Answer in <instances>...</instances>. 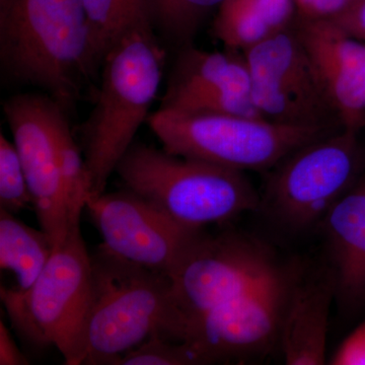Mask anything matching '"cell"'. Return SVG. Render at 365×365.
<instances>
[{
  "label": "cell",
  "mask_w": 365,
  "mask_h": 365,
  "mask_svg": "<svg viewBox=\"0 0 365 365\" xmlns=\"http://www.w3.org/2000/svg\"><path fill=\"white\" fill-rule=\"evenodd\" d=\"M98 68L83 0H0L2 78L42 88L69 113Z\"/></svg>",
  "instance_id": "1"
},
{
  "label": "cell",
  "mask_w": 365,
  "mask_h": 365,
  "mask_svg": "<svg viewBox=\"0 0 365 365\" xmlns=\"http://www.w3.org/2000/svg\"><path fill=\"white\" fill-rule=\"evenodd\" d=\"M91 302L83 364L118 365L153 336L184 342L188 323L165 274L117 256L104 245L91 255Z\"/></svg>",
  "instance_id": "2"
},
{
  "label": "cell",
  "mask_w": 365,
  "mask_h": 365,
  "mask_svg": "<svg viewBox=\"0 0 365 365\" xmlns=\"http://www.w3.org/2000/svg\"><path fill=\"white\" fill-rule=\"evenodd\" d=\"M163 58L155 32L144 31L125 36L106 55L95 107L81 130L90 199L105 193L139 127L148 121L162 83Z\"/></svg>",
  "instance_id": "3"
},
{
  "label": "cell",
  "mask_w": 365,
  "mask_h": 365,
  "mask_svg": "<svg viewBox=\"0 0 365 365\" xmlns=\"http://www.w3.org/2000/svg\"><path fill=\"white\" fill-rule=\"evenodd\" d=\"M115 173L125 188L186 227L204 230L260 209L261 195L242 170L148 144L133 143Z\"/></svg>",
  "instance_id": "4"
},
{
  "label": "cell",
  "mask_w": 365,
  "mask_h": 365,
  "mask_svg": "<svg viewBox=\"0 0 365 365\" xmlns=\"http://www.w3.org/2000/svg\"><path fill=\"white\" fill-rule=\"evenodd\" d=\"M146 123L168 153L242 172H268L300 146L341 129L160 108Z\"/></svg>",
  "instance_id": "5"
},
{
  "label": "cell",
  "mask_w": 365,
  "mask_h": 365,
  "mask_svg": "<svg viewBox=\"0 0 365 365\" xmlns=\"http://www.w3.org/2000/svg\"><path fill=\"white\" fill-rule=\"evenodd\" d=\"M91 254L81 225L72 228L32 287H1L0 297L16 332L37 347L55 346L64 364H83L91 302Z\"/></svg>",
  "instance_id": "6"
},
{
  "label": "cell",
  "mask_w": 365,
  "mask_h": 365,
  "mask_svg": "<svg viewBox=\"0 0 365 365\" xmlns=\"http://www.w3.org/2000/svg\"><path fill=\"white\" fill-rule=\"evenodd\" d=\"M365 170L359 132L341 128L300 146L268 170L260 209L288 232L319 227Z\"/></svg>",
  "instance_id": "7"
},
{
  "label": "cell",
  "mask_w": 365,
  "mask_h": 365,
  "mask_svg": "<svg viewBox=\"0 0 365 365\" xmlns=\"http://www.w3.org/2000/svg\"><path fill=\"white\" fill-rule=\"evenodd\" d=\"M2 109L41 230L49 235L55 251L81 222L72 215L62 176L61 138L68 113L47 93L14 95L4 101Z\"/></svg>",
  "instance_id": "8"
},
{
  "label": "cell",
  "mask_w": 365,
  "mask_h": 365,
  "mask_svg": "<svg viewBox=\"0 0 365 365\" xmlns=\"http://www.w3.org/2000/svg\"><path fill=\"white\" fill-rule=\"evenodd\" d=\"M280 265L271 247L253 235L232 230L216 235L203 232L169 278L189 327L251 292Z\"/></svg>",
  "instance_id": "9"
},
{
  "label": "cell",
  "mask_w": 365,
  "mask_h": 365,
  "mask_svg": "<svg viewBox=\"0 0 365 365\" xmlns=\"http://www.w3.org/2000/svg\"><path fill=\"white\" fill-rule=\"evenodd\" d=\"M299 263L281 264L251 292L190 324L186 340L199 364L245 361L278 346L281 321Z\"/></svg>",
  "instance_id": "10"
},
{
  "label": "cell",
  "mask_w": 365,
  "mask_h": 365,
  "mask_svg": "<svg viewBox=\"0 0 365 365\" xmlns=\"http://www.w3.org/2000/svg\"><path fill=\"white\" fill-rule=\"evenodd\" d=\"M242 53L249 67L250 93L264 119L295 126L341 127L294 26Z\"/></svg>",
  "instance_id": "11"
},
{
  "label": "cell",
  "mask_w": 365,
  "mask_h": 365,
  "mask_svg": "<svg viewBox=\"0 0 365 365\" xmlns=\"http://www.w3.org/2000/svg\"><path fill=\"white\" fill-rule=\"evenodd\" d=\"M86 208L106 248L168 277L204 232L175 222L126 188L90 199Z\"/></svg>",
  "instance_id": "12"
},
{
  "label": "cell",
  "mask_w": 365,
  "mask_h": 365,
  "mask_svg": "<svg viewBox=\"0 0 365 365\" xmlns=\"http://www.w3.org/2000/svg\"><path fill=\"white\" fill-rule=\"evenodd\" d=\"M250 86L244 53L186 47L170 71L160 109L262 118Z\"/></svg>",
  "instance_id": "13"
},
{
  "label": "cell",
  "mask_w": 365,
  "mask_h": 365,
  "mask_svg": "<svg viewBox=\"0 0 365 365\" xmlns=\"http://www.w3.org/2000/svg\"><path fill=\"white\" fill-rule=\"evenodd\" d=\"M294 28L341 127L360 133L365 127V42L333 21L297 18Z\"/></svg>",
  "instance_id": "14"
},
{
  "label": "cell",
  "mask_w": 365,
  "mask_h": 365,
  "mask_svg": "<svg viewBox=\"0 0 365 365\" xmlns=\"http://www.w3.org/2000/svg\"><path fill=\"white\" fill-rule=\"evenodd\" d=\"M335 299V279L330 266L307 269L299 263L278 341L285 364H325L329 318Z\"/></svg>",
  "instance_id": "15"
},
{
  "label": "cell",
  "mask_w": 365,
  "mask_h": 365,
  "mask_svg": "<svg viewBox=\"0 0 365 365\" xmlns=\"http://www.w3.org/2000/svg\"><path fill=\"white\" fill-rule=\"evenodd\" d=\"M335 279L336 299L347 313L365 306V170L319 225Z\"/></svg>",
  "instance_id": "16"
},
{
  "label": "cell",
  "mask_w": 365,
  "mask_h": 365,
  "mask_svg": "<svg viewBox=\"0 0 365 365\" xmlns=\"http://www.w3.org/2000/svg\"><path fill=\"white\" fill-rule=\"evenodd\" d=\"M53 252L47 232L29 227L13 213L0 209V267L16 276L14 289L26 292L32 287Z\"/></svg>",
  "instance_id": "17"
},
{
  "label": "cell",
  "mask_w": 365,
  "mask_h": 365,
  "mask_svg": "<svg viewBox=\"0 0 365 365\" xmlns=\"http://www.w3.org/2000/svg\"><path fill=\"white\" fill-rule=\"evenodd\" d=\"M91 45L98 66L107 53L130 33L155 32V21L148 0H83Z\"/></svg>",
  "instance_id": "18"
},
{
  "label": "cell",
  "mask_w": 365,
  "mask_h": 365,
  "mask_svg": "<svg viewBox=\"0 0 365 365\" xmlns=\"http://www.w3.org/2000/svg\"><path fill=\"white\" fill-rule=\"evenodd\" d=\"M277 33L254 0H225L213 21L215 37L234 51H247Z\"/></svg>",
  "instance_id": "19"
},
{
  "label": "cell",
  "mask_w": 365,
  "mask_h": 365,
  "mask_svg": "<svg viewBox=\"0 0 365 365\" xmlns=\"http://www.w3.org/2000/svg\"><path fill=\"white\" fill-rule=\"evenodd\" d=\"M225 0H162L155 26L177 43L187 42L204 19Z\"/></svg>",
  "instance_id": "20"
},
{
  "label": "cell",
  "mask_w": 365,
  "mask_h": 365,
  "mask_svg": "<svg viewBox=\"0 0 365 365\" xmlns=\"http://www.w3.org/2000/svg\"><path fill=\"white\" fill-rule=\"evenodd\" d=\"M33 205V198L16 145L0 133V209L20 212Z\"/></svg>",
  "instance_id": "21"
},
{
  "label": "cell",
  "mask_w": 365,
  "mask_h": 365,
  "mask_svg": "<svg viewBox=\"0 0 365 365\" xmlns=\"http://www.w3.org/2000/svg\"><path fill=\"white\" fill-rule=\"evenodd\" d=\"M198 365L194 353L185 342L153 336L126 353L118 365Z\"/></svg>",
  "instance_id": "22"
},
{
  "label": "cell",
  "mask_w": 365,
  "mask_h": 365,
  "mask_svg": "<svg viewBox=\"0 0 365 365\" xmlns=\"http://www.w3.org/2000/svg\"><path fill=\"white\" fill-rule=\"evenodd\" d=\"M361 0H294L297 19L333 21L356 6Z\"/></svg>",
  "instance_id": "23"
},
{
  "label": "cell",
  "mask_w": 365,
  "mask_h": 365,
  "mask_svg": "<svg viewBox=\"0 0 365 365\" xmlns=\"http://www.w3.org/2000/svg\"><path fill=\"white\" fill-rule=\"evenodd\" d=\"M331 364L365 365V321L343 341Z\"/></svg>",
  "instance_id": "24"
},
{
  "label": "cell",
  "mask_w": 365,
  "mask_h": 365,
  "mask_svg": "<svg viewBox=\"0 0 365 365\" xmlns=\"http://www.w3.org/2000/svg\"><path fill=\"white\" fill-rule=\"evenodd\" d=\"M348 35L365 42V0L333 20Z\"/></svg>",
  "instance_id": "25"
},
{
  "label": "cell",
  "mask_w": 365,
  "mask_h": 365,
  "mask_svg": "<svg viewBox=\"0 0 365 365\" xmlns=\"http://www.w3.org/2000/svg\"><path fill=\"white\" fill-rule=\"evenodd\" d=\"M30 364L19 349L13 336L4 321L0 322V365H26Z\"/></svg>",
  "instance_id": "26"
}]
</instances>
